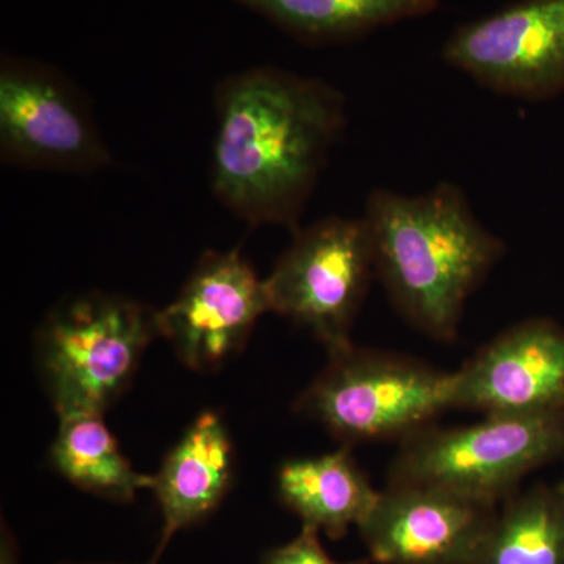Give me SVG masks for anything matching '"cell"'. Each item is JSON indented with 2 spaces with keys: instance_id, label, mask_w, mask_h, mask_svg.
I'll return each mask as SVG.
<instances>
[{
  "instance_id": "18",
  "label": "cell",
  "mask_w": 564,
  "mask_h": 564,
  "mask_svg": "<svg viewBox=\"0 0 564 564\" xmlns=\"http://www.w3.org/2000/svg\"><path fill=\"white\" fill-rule=\"evenodd\" d=\"M2 564H18L17 551L13 547V541L11 538H6L3 533L2 540Z\"/></svg>"
},
{
  "instance_id": "15",
  "label": "cell",
  "mask_w": 564,
  "mask_h": 564,
  "mask_svg": "<svg viewBox=\"0 0 564 564\" xmlns=\"http://www.w3.org/2000/svg\"><path fill=\"white\" fill-rule=\"evenodd\" d=\"M474 564H564V480L510 497Z\"/></svg>"
},
{
  "instance_id": "4",
  "label": "cell",
  "mask_w": 564,
  "mask_h": 564,
  "mask_svg": "<svg viewBox=\"0 0 564 564\" xmlns=\"http://www.w3.org/2000/svg\"><path fill=\"white\" fill-rule=\"evenodd\" d=\"M452 393L454 372L350 344L329 352L328 366L302 393L296 410L344 445L404 441L452 410Z\"/></svg>"
},
{
  "instance_id": "2",
  "label": "cell",
  "mask_w": 564,
  "mask_h": 564,
  "mask_svg": "<svg viewBox=\"0 0 564 564\" xmlns=\"http://www.w3.org/2000/svg\"><path fill=\"white\" fill-rule=\"evenodd\" d=\"M364 220L372 239L375 274L404 321L451 343L464 307L507 252L451 182L421 195L378 188Z\"/></svg>"
},
{
  "instance_id": "13",
  "label": "cell",
  "mask_w": 564,
  "mask_h": 564,
  "mask_svg": "<svg viewBox=\"0 0 564 564\" xmlns=\"http://www.w3.org/2000/svg\"><path fill=\"white\" fill-rule=\"evenodd\" d=\"M281 502L332 540L359 527L377 503L380 491L355 462L350 445L314 458L293 459L278 473Z\"/></svg>"
},
{
  "instance_id": "7",
  "label": "cell",
  "mask_w": 564,
  "mask_h": 564,
  "mask_svg": "<svg viewBox=\"0 0 564 564\" xmlns=\"http://www.w3.org/2000/svg\"><path fill=\"white\" fill-rule=\"evenodd\" d=\"M293 234L263 280L270 311L310 329L329 352L347 347L375 274L367 223L326 217Z\"/></svg>"
},
{
  "instance_id": "1",
  "label": "cell",
  "mask_w": 564,
  "mask_h": 564,
  "mask_svg": "<svg viewBox=\"0 0 564 564\" xmlns=\"http://www.w3.org/2000/svg\"><path fill=\"white\" fill-rule=\"evenodd\" d=\"M212 191L252 228L296 232L329 154L347 128V98L317 77L254 66L214 93Z\"/></svg>"
},
{
  "instance_id": "17",
  "label": "cell",
  "mask_w": 564,
  "mask_h": 564,
  "mask_svg": "<svg viewBox=\"0 0 564 564\" xmlns=\"http://www.w3.org/2000/svg\"><path fill=\"white\" fill-rule=\"evenodd\" d=\"M317 530L303 525L299 536L288 544L272 549L262 564H367V562L339 563L328 555L318 540Z\"/></svg>"
},
{
  "instance_id": "11",
  "label": "cell",
  "mask_w": 564,
  "mask_h": 564,
  "mask_svg": "<svg viewBox=\"0 0 564 564\" xmlns=\"http://www.w3.org/2000/svg\"><path fill=\"white\" fill-rule=\"evenodd\" d=\"M452 408L485 415L564 411V328L529 318L505 329L454 372Z\"/></svg>"
},
{
  "instance_id": "16",
  "label": "cell",
  "mask_w": 564,
  "mask_h": 564,
  "mask_svg": "<svg viewBox=\"0 0 564 564\" xmlns=\"http://www.w3.org/2000/svg\"><path fill=\"white\" fill-rule=\"evenodd\" d=\"M51 456L55 469L82 491L129 502L139 489L151 488L152 475L133 470L102 414L62 415Z\"/></svg>"
},
{
  "instance_id": "14",
  "label": "cell",
  "mask_w": 564,
  "mask_h": 564,
  "mask_svg": "<svg viewBox=\"0 0 564 564\" xmlns=\"http://www.w3.org/2000/svg\"><path fill=\"white\" fill-rule=\"evenodd\" d=\"M307 46L352 43L370 33L426 17L441 0H228Z\"/></svg>"
},
{
  "instance_id": "10",
  "label": "cell",
  "mask_w": 564,
  "mask_h": 564,
  "mask_svg": "<svg viewBox=\"0 0 564 564\" xmlns=\"http://www.w3.org/2000/svg\"><path fill=\"white\" fill-rule=\"evenodd\" d=\"M496 516L433 486L389 485L358 530L373 563L474 564Z\"/></svg>"
},
{
  "instance_id": "6",
  "label": "cell",
  "mask_w": 564,
  "mask_h": 564,
  "mask_svg": "<svg viewBox=\"0 0 564 564\" xmlns=\"http://www.w3.org/2000/svg\"><path fill=\"white\" fill-rule=\"evenodd\" d=\"M0 161L14 169L91 174L113 163L91 104L61 69L3 52Z\"/></svg>"
},
{
  "instance_id": "3",
  "label": "cell",
  "mask_w": 564,
  "mask_h": 564,
  "mask_svg": "<svg viewBox=\"0 0 564 564\" xmlns=\"http://www.w3.org/2000/svg\"><path fill=\"white\" fill-rule=\"evenodd\" d=\"M563 455L564 411L485 415L473 425H430L406 437L389 485L433 486L497 507L527 475Z\"/></svg>"
},
{
  "instance_id": "5",
  "label": "cell",
  "mask_w": 564,
  "mask_h": 564,
  "mask_svg": "<svg viewBox=\"0 0 564 564\" xmlns=\"http://www.w3.org/2000/svg\"><path fill=\"white\" fill-rule=\"evenodd\" d=\"M158 334L155 311L109 293H88L51 313L39 334V362L58 417L102 414Z\"/></svg>"
},
{
  "instance_id": "12",
  "label": "cell",
  "mask_w": 564,
  "mask_h": 564,
  "mask_svg": "<svg viewBox=\"0 0 564 564\" xmlns=\"http://www.w3.org/2000/svg\"><path fill=\"white\" fill-rule=\"evenodd\" d=\"M234 474V448L220 415L203 413L170 452L151 488L163 516L154 562L174 533L202 521L220 505Z\"/></svg>"
},
{
  "instance_id": "8",
  "label": "cell",
  "mask_w": 564,
  "mask_h": 564,
  "mask_svg": "<svg viewBox=\"0 0 564 564\" xmlns=\"http://www.w3.org/2000/svg\"><path fill=\"white\" fill-rule=\"evenodd\" d=\"M441 54L497 95L522 101L563 95L564 0H516L458 25Z\"/></svg>"
},
{
  "instance_id": "9",
  "label": "cell",
  "mask_w": 564,
  "mask_h": 564,
  "mask_svg": "<svg viewBox=\"0 0 564 564\" xmlns=\"http://www.w3.org/2000/svg\"><path fill=\"white\" fill-rule=\"evenodd\" d=\"M265 313V281L240 251H206L180 295L158 311L159 336L185 366L207 370L239 350Z\"/></svg>"
}]
</instances>
